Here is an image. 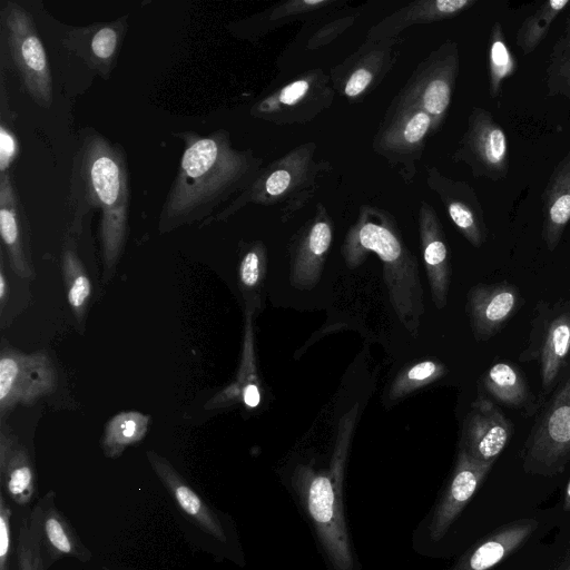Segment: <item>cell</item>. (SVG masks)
<instances>
[{
  "instance_id": "obj_1",
  "label": "cell",
  "mask_w": 570,
  "mask_h": 570,
  "mask_svg": "<svg viewBox=\"0 0 570 570\" xmlns=\"http://www.w3.org/2000/svg\"><path fill=\"white\" fill-rule=\"evenodd\" d=\"M184 151L177 175L163 204L159 233L212 219L247 189L263 168L252 149L233 147L230 134L218 129L206 136L177 134Z\"/></svg>"
},
{
  "instance_id": "obj_2",
  "label": "cell",
  "mask_w": 570,
  "mask_h": 570,
  "mask_svg": "<svg viewBox=\"0 0 570 570\" xmlns=\"http://www.w3.org/2000/svg\"><path fill=\"white\" fill-rule=\"evenodd\" d=\"M71 229L78 234L83 218L100 210L99 237L104 282L119 262L128 236L129 175L124 149L100 132L80 134L70 177Z\"/></svg>"
},
{
  "instance_id": "obj_3",
  "label": "cell",
  "mask_w": 570,
  "mask_h": 570,
  "mask_svg": "<svg viewBox=\"0 0 570 570\" xmlns=\"http://www.w3.org/2000/svg\"><path fill=\"white\" fill-rule=\"evenodd\" d=\"M368 252L375 253L383 263L389 295L399 318L410 331H415L424 307L417 263L405 246L392 214L374 205L360 207L342 246L350 267L358 265Z\"/></svg>"
},
{
  "instance_id": "obj_4",
  "label": "cell",
  "mask_w": 570,
  "mask_h": 570,
  "mask_svg": "<svg viewBox=\"0 0 570 570\" xmlns=\"http://www.w3.org/2000/svg\"><path fill=\"white\" fill-rule=\"evenodd\" d=\"M315 141L303 142L263 167L253 184L226 205L212 222L226 220L253 204L274 207L287 222L315 196L318 180L331 170V164L318 160Z\"/></svg>"
},
{
  "instance_id": "obj_5",
  "label": "cell",
  "mask_w": 570,
  "mask_h": 570,
  "mask_svg": "<svg viewBox=\"0 0 570 570\" xmlns=\"http://www.w3.org/2000/svg\"><path fill=\"white\" fill-rule=\"evenodd\" d=\"M293 485L335 570H353L354 560L342 502V479L297 466Z\"/></svg>"
},
{
  "instance_id": "obj_6",
  "label": "cell",
  "mask_w": 570,
  "mask_h": 570,
  "mask_svg": "<svg viewBox=\"0 0 570 570\" xmlns=\"http://www.w3.org/2000/svg\"><path fill=\"white\" fill-rule=\"evenodd\" d=\"M459 68V46L453 40H445L419 62L389 108L414 106L423 109L431 117L435 134L448 115Z\"/></svg>"
},
{
  "instance_id": "obj_7",
  "label": "cell",
  "mask_w": 570,
  "mask_h": 570,
  "mask_svg": "<svg viewBox=\"0 0 570 570\" xmlns=\"http://www.w3.org/2000/svg\"><path fill=\"white\" fill-rule=\"evenodd\" d=\"M528 474L552 476L570 461V375L533 424L520 453Z\"/></svg>"
},
{
  "instance_id": "obj_8",
  "label": "cell",
  "mask_w": 570,
  "mask_h": 570,
  "mask_svg": "<svg viewBox=\"0 0 570 570\" xmlns=\"http://www.w3.org/2000/svg\"><path fill=\"white\" fill-rule=\"evenodd\" d=\"M335 94L330 72L314 68L256 101L249 112L274 125H305L333 105Z\"/></svg>"
},
{
  "instance_id": "obj_9",
  "label": "cell",
  "mask_w": 570,
  "mask_h": 570,
  "mask_svg": "<svg viewBox=\"0 0 570 570\" xmlns=\"http://www.w3.org/2000/svg\"><path fill=\"white\" fill-rule=\"evenodd\" d=\"M1 18L10 57L24 89L39 106L50 107L53 100L52 77L31 14L20 4L7 1Z\"/></svg>"
},
{
  "instance_id": "obj_10",
  "label": "cell",
  "mask_w": 570,
  "mask_h": 570,
  "mask_svg": "<svg viewBox=\"0 0 570 570\" xmlns=\"http://www.w3.org/2000/svg\"><path fill=\"white\" fill-rule=\"evenodd\" d=\"M431 135L432 119L423 109L414 106L389 108L373 138L372 149L410 185Z\"/></svg>"
},
{
  "instance_id": "obj_11",
  "label": "cell",
  "mask_w": 570,
  "mask_h": 570,
  "mask_svg": "<svg viewBox=\"0 0 570 570\" xmlns=\"http://www.w3.org/2000/svg\"><path fill=\"white\" fill-rule=\"evenodd\" d=\"M570 354V314L566 306L539 301L531 321L527 347L519 355L521 362H537L541 389L549 392L556 384Z\"/></svg>"
},
{
  "instance_id": "obj_12",
  "label": "cell",
  "mask_w": 570,
  "mask_h": 570,
  "mask_svg": "<svg viewBox=\"0 0 570 570\" xmlns=\"http://www.w3.org/2000/svg\"><path fill=\"white\" fill-rule=\"evenodd\" d=\"M57 386V371L43 352L26 354L10 346L0 355V414L8 415L16 406H30L49 395Z\"/></svg>"
},
{
  "instance_id": "obj_13",
  "label": "cell",
  "mask_w": 570,
  "mask_h": 570,
  "mask_svg": "<svg viewBox=\"0 0 570 570\" xmlns=\"http://www.w3.org/2000/svg\"><path fill=\"white\" fill-rule=\"evenodd\" d=\"M455 163L469 166L474 178L502 180L509 173V140L492 114L474 107L466 129L452 155Z\"/></svg>"
},
{
  "instance_id": "obj_14",
  "label": "cell",
  "mask_w": 570,
  "mask_h": 570,
  "mask_svg": "<svg viewBox=\"0 0 570 570\" xmlns=\"http://www.w3.org/2000/svg\"><path fill=\"white\" fill-rule=\"evenodd\" d=\"M397 38L366 39L353 53L331 68L330 77L335 92L348 102L364 100L390 73L399 52Z\"/></svg>"
},
{
  "instance_id": "obj_15",
  "label": "cell",
  "mask_w": 570,
  "mask_h": 570,
  "mask_svg": "<svg viewBox=\"0 0 570 570\" xmlns=\"http://www.w3.org/2000/svg\"><path fill=\"white\" fill-rule=\"evenodd\" d=\"M425 181L445 208L461 235L473 246L481 247L488 229L482 205L473 187L464 180L445 176L436 166L425 167Z\"/></svg>"
},
{
  "instance_id": "obj_16",
  "label": "cell",
  "mask_w": 570,
  "mask_h": 570,
  "mask_svg": "<svg viewBox=\"0 0 570 570\" xmlns=\"http://www.w3.org/2000/svg\"><path fill=\"white\" fill-rule=\"evenodd\" d=\"M512 434V422L492 401L480 396L465 416L460 448L481 462L494 463Z\"/></svg>"
},
{
  "instance_id": "obj_17",
  "label": "cell",
  "mask_w": 570,
  "mask_h": 570,
  "mask_svg": "<svg viewBox=\"0 0 570 570\" xmlns=\"http://www.w3.org/2000/svg\"><path fill=\"white\" fill-rule=\"evenodd\" d=\"M493 464L481 462L462 448L459 449L450 481L434 509L429 525L430 535L434 541L444 537L480 488Z\"/></svg>"
},
{
  "instance_id": "obj_18",
  "label": "cell",
  "mask_w": 570,
  "mask_h": 570,
  "mask_svg": "<svg viewBox=\"0 0 570 570\" xmlns=\"http://www.w3.org/2000/svg\"><path fill=\"white\" fill-rule=\"evenodd\" d=\"M523 304L520 289L510 283L478 284L468 294L466 311L478 341L495 336Z\"/></svg>"
},
{
  "instance_id": "obj_19",
  "label": "cell",
  "mask_w": 570,
  "mask_h": 570,
  "mask_svg": "<svg viewBox=\"0 0 570 570\" xmlns=\"http://www.w3.org/2000/svg\"><path fill=\"white\" fill-rule=\"evenodd\" d=\"M127 28V17L73 28L67 32L63 46L91 70L108 79L117 65Z\"/></svg>"
},
{
  "instance_id": "obj_20",
  "label": "cell",
  "mask_w": 570,
  "mask_h": 570,
  "mask_svg": "<svg viewBox=\"0 0 570 570\" xmlns=\"http://www.w3.org/2000/svg\"><path fill=\"white\" fill-rule=\"evenodd\" d=\"M333 220L327 208L318 203L314 215L292 239V276L307 284L317 278L333 240Z\"/></svg>"
},
{
  "instance_id": "obj_21",
  "label": "cell",
  "mask_w": 570,
  "mask_h": 570,
  "mask_svg": "<svg viewBox=\"0 0 570 570\" xmlns=\"http://www.w3.org/2000/svg\"><path fill=\"white\" fill-rule=\"evenodd\" d=\"M538 527L533 518L498 527L476 541L449 570H491L519 550Z\"/></svg>"
},
{
  "instance_id": "obj_22",
  "label": "cell",
  "mask_w": 570,
  "mask_h": 570,
  "mask_svg": "<svg viewBox=\"0 0 570 570\" xmlns=\"http://www.w3.org/2000/svg\"><path fill=\"white\" fill-rule=\"evenodd\" d=\"M1 492L17 508H26L38 494L37 470L29 448L11 432H0Z\"/></svg>"
},
{
  "instance_id": "obj_23",
  "label": "cell",
  "mask_w": 570,
  "mask_h": 570,
  "mask_svg": "<svg viewBox=\"0 0 570 570\" xmlns=\"http://www.w3.org/2000/svg\"><path fill=\"white\" fill-rule=\"evenodd\" d=\"M419 234L431 294L438 308L446 304L451 266L449 249L440 218L432 205L421 199Z\"/></svg>"
},
{
  "instance_id": "obj_24",
  "label": "cell",
  "mask_w": 570,
  "mask_h": 570,
  "mask_svg": "<svg viewBox=\"0 0 570 570\" xmlns=\"http://www.w3.org/2000/svg\"><path fill=\"white\" fill-rule=\"evenodd\" d=\"M56 497V492L51 490L37 502L40 507L42 557L48 570L62 558H73L82 562L91 559L90 550L58 509Z\"/></svg>"
},
{
  "instance_id": "obj_25",
  "label": "cell",
  "mask_w": 570,
  "mask_h": 570,
  "mask_svg": "<svg viewBox=\"0 0 570 570\" xmlns=\"http://www.w3.org/2000/svg\"><path fill=\"white\" fill-rule=\"evenodd\" d=\"M146 455L155 474L171 494L179 509L202 531L225 543L227 537L214 510L210 509L164 456L154 451H147Z\"/></svg>"
},
{
  "instance_id": "obj_26",
  "label": "cell",
  "mask_w": 570,
  "mask_h": 570,
  "mask_svg": "<svg viewBox=\"0 0 570 570\" xmlns=\"http://www.w3.org/2000/svg\"><path fill=\"white\" fill-rule=\"evenodd\" d=\"M476 3V0H415L373 24L366 39L397 38L412 26L452 19Z\"/></svg>"
},
{
  "instance_id": "obj_27",
  "label": "cell",
  "mask_w": 570,
  "mask_h": 570,
  "mask_svg": "<svg viewBox=\"0 0 570 570\" xmlns=\"http://www.w3.org/2000/svg\"><path fill=\"white\" fill-rule=\"evenodd\" d=\"M9 173L0 174V234L10 267L23 277L33 276L27 226Z\"/></svg>"
},
{
  "instance_id": "obj_28",
  "label": "cell",
  "mask_w": 570,
  "mask_h": 570,
  "mask_svg": "<svg viewBox=\"0 0 570 570\" xmlns=\"http://www.w3.org/2000/svg\"><path fill=\"white\" fill-rule=\"evenodd\" d=\"M542 239L553 252L570 222V150L554 167L542 193Z\"/></svg>"
},
{
  "instance_id": "obj_29",
  "label": "cell",
  "mask_w": 570,
  "mask_h": 570,
  "mask_svg": "<svg viewBox=\"0 0 570 570\" xmlns=\"http://www.w3.org/2000/svg\"><path fill=\"white\" fill-rule=\"evenodd\" d=\"M337 3L336 0H287L277 2L245 21V37L253 39L263 37L286 24L325 12Z\"/></svg>"
},
{
  "instance_id": "obj_30",
  "label": "cell",
  "mask_w": 570,
  "mask_h": 570,
  "mask_svg": "<svg viewBox=\"0 0 570 570\" xmlns=\"http://www.w3.org/2000/svg\"><path fill=\"white\" fill-rule=\"evenodd\" d=\"M482 384L490 396L505 406L523 407L531 396L525 377L509 362L490 366L482 377Z\"/></svg>"
},
{
  "instance_id": "obj_31",
  "label": "cell",
  "mask_w": 570,
  "mask_h": 570,
  "mask_svg": "<svg viewBox=\"0 0 570 570\" xmlns=\"http://www.w3.org/2000/svg\"><path fill=\"white\" fill-rule=\"evenodd\" d=\"M17 517L16 570H48L42 557L40 507L20 508Z\"/></svg>"
},
{
  "instance_id": "obj_32",
  "label": "cell",
  "mask_w": 570,
  "mask_h": 570,
  "mask_svg": "<svg viewBox=\"0 0 570 570\" xmlns=\"http://www.w3.org/2000/svg\"><path fill=\"white\" fill-rule=\"evenodd\" d=\"M150 417L137 411H125L112 416L106 424L101 439L104 454L116 459L130 445L146 435Z\"/></svg>"
},
{
  "instance_id": "obj_33",
  "label": "cell",
  "mask_w": 570,
  "mask_h": 570,
  "mask_svg": "<svg viewBox=\"0 0 570 570\" xmlns=\"http://www.w3.org/2000/svg\"><path fill=\"white\" fill-rule=\"evenodd\" d=\"M71 238L66 239L61 267L67 288L68 304L80 322L86 314L91 296V282L78 257Z\"/></svg>"
},
{
  "instance_id": "obj_34",
  "label": "cell",
  "mask_w": 570,
  "mask_h": 570,
  "mask_svg": "<svg viewBox=\"0 0 570 570\" xmlns=\"http://www.w3.org/2000/svg\"><path fill=\"white\" fill-rule=\"evenodd\" d=\"M544 85L549 97L570 100V13L547 60Z\"/></svg>"
},
{
  "instance_id": "obj_35",
  "label": "cell",
  "mask_w": 570,
  "mask_h": 570,
  "mask_svg": "<svg viewBox=\"0 0 570 570\" xmlns=\"http://www.w3.org/2000/svg\"><path fill=\"white\" fill-rule=\"evenodd\" d=\"M518 70V60L511 52L502 24L495 21L491 28L488 46L489 92L493 99L500 97L502 85Z\"/></svg>"
},
{
  "instance_id": "obj_36",
  "label": "cell",
  "mask_w": 570,
  "mask_h": 570,
  "mask_svg": "<svg viewBox=\"0 0 570 570\" xmlns=\"http://www.w3.org/2000/svg\"><path fill=\"white\" fill-rule=\"evenodd\" d=\"M570 4V0H548L521 22L515 42L524 56L530 55L547 37L556 18Z\"/></svg>"
},
{
  "instance_id": "obj_37",
  "label": "cell",
  "mask_w": 570,
  "mask_h": 570,
  "mask_svg": "<svg viewBox=\"0 0 570 570\" xmlns=\"http://www.w3.org/2000/svg\"><path fill=\"white\" fill-rule=\"evenodd\" d=\"M444 373V366L433 361L417 363L396 380L392 387V395L399 397L413 389L439 379Z\"/></svg>"
},
{
  "instance_id": "obj_38",
  "label": "cell",
  "mask_w": 570,
  "mask_h": 570,
  "mask_svg": "<svg viewBox=\"0 0 570 570\" xmlns=\"http://www.w3.org/2000/svg\"><path fill=\"white\" fill-rule=\"evenodd\" d=\"M265 246L261 242L249 245L239 263V281L244 288H255L261 282L265 267Z\"/></svg>"
},
{
  "instance_id": "obj_39",
  "label": "cell",
  "mask_w": 570,
  "mask_h": 570,
  "mask_svg": "<svg viewBox=\"0 0 570 570\" xmlns=\"http://www.w3.org/2000/svg\"><path fill=\"white\" fill-rule=\"evenodd\" d=\"M12 508L3 493H0V570H10L12 546Z\"/></svg>"
},
{
  "instance_id": "obj_40",
  "label": "cell",
  "mask_w": 570,
  "mask_h": 570,
  "mask_svg": "<svg viewBox=\"0 0 570 570\" xmlns=\"http://www.w3.org/2000/svg\"><path fill=\"white\" fill-rule=\"evenodd\" d=\"M355 17L338 18L321 27L307 41V49H318L343 33L354 23Z\"/></svg>"
},
{
  "instance_id": "obj_41",
  "label": "cell",
  "mask_w": 570,
  "mask_h": 570,
  "mask_svg": "<svg viewBox=\"0 0 570 570\" xmlns=\"http://www.w3.org/2000/svg\"><path fill=\"white\" fill-rule=\"evenodd\" d=\"M19 146L16 135L3 122L0 126V174L9 173L18 155Z\"/></svg>"
},
{
  "instance_id": "obj_42",
  "label": "cell",
  "mask_w": 570,
  "mask_h": 570,
  "mask_svg": "<svg viewBox=\"0 0 570 570\" xmlns=\"http://www.w3.org/2000/svg\"><path fill=\"white\" fill-rule=\"evenodd\" d=\"M243 401L248 407H256L261 402V393L257 385L248 383L243 389Z\"/></svg>"
},
{
  "instance_id": "obj_43",
  "label": "cell",
  "mask_w": 570,
  "mask_h": 570,
  "mask_svg": "<svg viewBox=\"0 0 570 570\" xmlns=\"http://www.w3.org/2000/svg\"><path fill=\"white\" fill-rule=\"evenodd\" d=\"M3 261L1 258V268H0V302H1V309L3 308L4 306V302L7 299V295L9 293L8 291V283H7V278H6V274H4V269H3Z\"/></svg>"
},
{
  "instance_id": "obj_44",
  "label": "cell",
  "mask_w": 570,
  "mask_h": 570,
  "mask_svg": "<svg viewBox=\"0 0 570 570\" xmlns=\"http://www.w3.org/2000/svg\"><path fill=\"white\" fill-rule=\"evenodd\" d=\"M552 570H570V549L564 558Z\"/></svg>"
},
{
  "instance_id": "obj_45",
  "label": "cell",
  "mask_w": 570,
  "mask_h": 570,
  "mask_svg": "<svg viewBox=\"0 0 570 570\" xmlns=\"http://www.w3.org/2000/svg\"><path fill=\"white\" fill-rule=\"evenodd\" d=\"M563 509L570 511V478L564 490Z\"/></svg>"
}]
</instances>
